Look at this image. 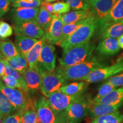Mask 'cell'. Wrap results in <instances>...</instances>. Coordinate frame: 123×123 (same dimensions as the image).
Wrapping results in <instances>:
<instances>
[{"instance_id":"obj_21","label":"cell","mask_w":123,"mask_h":123,"mask_svg":"<svg viewBox=\"0 0 123 123\" xmlns=\"http://www.w3.org/2000/svg\"><path fill=\"white\" fill-rule=\"evenodd\" d=\"M102 38H119L123 35V20L105 26L98 30Z\"/></svg>"},{"instance_id":"obj_31","label":"cell","mask_w":123,"mask_h":123,"mask_svg":"<svg viewBox=\"0 0 123 123\" xmlns=\"http://www.w3.org/2000/svg\"><path fill=\"white\" fill-rule=\"evenodd\" d=\"M93 18L94 17H92L88 18V19H86L85 20H83V21H79V22H78L64 25L63 28L61 42H62V41H64V40L67 39V38H68L71 35L73 34L74 33L77 29H78L80 27H81V26L88 22L89 21H90V20Z\"/></svg>"},{"instance_id":"obj_39","label":"cell","mask_w":123,"mask_h":123,"mask_svg":"<svg viewBox=\"0 0 123 123\" xmlns=\"http://www.w3.org/2000/svg\"><path fill=\"white\" fill-rule=\"evenodd\" d=\"M24 111H17L5 117L1 123H22Z\"/></svg>"},{"instance_id":"obj_9","label":"cell","mask_w":123,"mask_h":123,"mask_svg":"<svg viewBox=\"0 0 123 123\" xmlns=\"http://www.w3.org/2000/svg\"><path fill=\"white\" fill-rule=\"evenodd\" d=\"M81 95L71 96L64 94L61 91H58L53 93L48 98V100L51 107L58 117L59 115L63 112Z\"/></svg>"},{"instance_id":"obj_24","label":"cell","mask_w":123,"mask_h":123,"mask_svg":"<svg viewBox=\"0 0 123 123\" xmlns=\"http://www.w3.org/2000/svg\"><path fill=\"white\" fill-rule=\"evenodd\" d=\"M88 85V83L83 80L79 82H73L66 84L60 89V91L64 94L71 96L81 95L85 91Z\"/></svg>"},{"instance_id":"obj_14","label":"cell","mask_w":123,"mask_h":123,"mask_svg":"<svg viewBox=\"0 0 123 123\" xmlns=\"http://www.w3.org/2000/svg\"><path fill=\"white\" fill-rule=\"evenodd\" d=\"M118 0H98L91 6L97 26L110 14L112 7Z\"/></svg>"},{"instance_id":"obj_34","label":"cell","mask_w":123,"mask_h":123,"mask_svg":"<svg viewBox=\"0 0 123 123\" xmlns=\"http://www.w3.org/2000/svg\"><path fill=\"white\" fill-rule=\"evenodd\" d=\"M41 0H15L13 2V7L37 8L41 6Z\"/></svg>"},{"instance_id":"obj_49","label":"cell","mask_w":123,"mask_h":123,"mask_svg":"<svg viewBox=\"0 0 123 123\" xmlns=\"http://www.w3.org/2000/svg\"><path fill=\"white\" fill-rule=\"evenodd\" d=\"M9 1H10V2H14L15 0H9Z\"/></svg>"},{"instance_id":"obj_27","label":"cell","mask_w":123,"mask_h":123,"mask_svg":"<svg viewBox=\"0 0 123 123\" xmlns=\"http://www.w3.org/2000/svg\"><path fill=\"white\" fill-rule=\"evenodd\" d=\"M5 59L12 68L17 70L22 75L29 67L28 62L26 58L21 55L15 56V57L7 58Z\"/></svg>"},{"instance_id":"obj_50","label":"cell","mask_w":123,"mask_h":123,"mask_svg":"<svg viewBox=\"0 0 123 123\" xmlns=\"http://www.w3.org/2000/svg\"><path fill=\"white\" fill-rule=\"evenodd\" d=\"M41 1H44V0H41Z\"/></svg>"},{"instance_id":"obj_23","label":"cell","mask_w":123,"mask_h":123,"mask_svg":"<svg viewBox=\"0 0 123 123\" xmlns=\"http://www.w3.org/2000/svg\"><path fill=\"white\" fill-rule=\"evenodd\" d=\"M46 39L44 35L38 42L34 44L33 48L31 49L26 56V59L28 62L29 67L30 68H37L38 66V60H39L40 54L42 47Z\"/></svg>"},{"instance_id":"obj_13","label":"cell","mask_w":123,"mask_h":123,"mask_svg":"<svg viewBox=\"0 0 123 123\" xmlns=\"http://www.w3.org/2000/svg\"><path fill=\"white\" fill-rule=\"evenodd\" d=\"M63 26L64 24L59 14H54L51 24L44 34L46 41L53 44H59L61 42Z\"/></svg>"},{"instance_id":"obj_1","label":"cell","mask_w":123,"mask_h":123,"mask_svg":"<svg viewBox=\"0 0 123 123\" xmlns=\"http://www.w3.org/2000/svg\"><path fill=\"white\" fill-rule=\"evenodd\" d=\"M105 66H106L105 63L100 62L99 59L93 56L87 61L73 66L66 67L59 66L55 71L67 81L81 80L93 71Z\"/></svg>"},{"instance_id":"obj_37","label":"cell","mask_w":123,"mask_h":123,"mask_svg":"<svg viewBox=\"0 0 123 123\" xmlns=\"http://www.w3.org/2000/svg\"><path fill=\"white\" fill-rule=\"evenodd\" d=\"M13 33V27L8 23L0 21V39H5L12 36Z\"/></svg>"},{"instance_id":"obj_29","label":"cell","mask_w":123,"mask_h":123,"mask_svg":"<svg viewBox=\"0 0 123 123\" xmlns=\"http://www.w3.org/2000/svg\"><path fill=\"white\" fill-rule=\"evenodd\" d=\"M16 112V108L5 95L0 92V114L5 118Z\"/></svg>"},{"instance_id":"obj_36","label":"cell","mask_w":123,"mask_h":123,"mask_svg":"<svg viewBox=\"0 0 123 123\" xmlns=\"http://www.w3.org/2000/svg\"><path fill=\"white\" fill-rule=\"evenodd\" d=\"M1 79L5 85L7 87L9 88L17 89L24 92L22 86L19 83V81L13 76L10 75H4L2 77Z\"/></svg>"},{"instance_id":"obj_33","label":"cell","mask_w":123,"mask_h":123,"mask_svg":"<svg viewBox=\"0 0 123 123\" xmlns=\"http://www.w3.org/2000/svg\"><path fill=\"white\" fill-rule=\"evenodd\" d=\"M115 89H116V87L115 86H113V84H112L108 81H106L104 83L100 86L96 96L95 97L94 99L92 100V104L106 96Z\"/></svg>"},{"instance_id":"obj_43","label":"cell","mask_w":123,"mask_h":123,"mask_svg":"<svg viewBox=\"0 0 123 123\" xmlns=\"http://www.w3.org/2000/svg\"><path fill=\"white\" fill-rule=\"evenodd\" d=\"M6 59H0V79L5 75V67Z\"/></svg>"},{"instance_id":"obj_22","label":"cell","mask_w":123,"mask_h":123,"mask_svg":"<svg viewBox=\"0 0 123 123\" xmlns=\"http://www.w3.org/2000/svg\"><path fill=\"white\" fill-rule=\"evenodd\" d=\"M22 123H41L35 106L34 99L27 96V104L23 112Z\"/></svg>"},{"instance_id":"obj_26","label":"cell","mask_w":123,"mask_h":123,"mask_svg":"<svg viewBox=\"0 0 123 123\" xmlns=\"http://www.w3.org/2000/svg\"><path fill=\"white\" fill-rule=\"evenodd\" d=\"M0 52L5 59L20 55L15 44L9 40L0 41Z\"/></svg>"},{"instance_id":"obj_10","label":"cell","mask_w":123,"mask_h":123,"mask_svg":"<svg viewBox=\"0 0 123 123\" xmlns=\"http://www.w3.org/2000/svg\"><path fill=\"white\" fill-rule=\"evenodd\" d=\"M0 92L8 98L17 111H24L27 104V96L22 91L9 88L0 79Z\"/></svg>"},{"instance_id":"obj_42","label":"cell","mask_w":123,"mask_h":123,"mask_svg":"<svg viewBox=\"0 0 123 123\" xmlns=\"http://www.w3.org/2000/svg\"><path fill=\"white\" fill-rule=\"evenodd\" d=\"M40 6L43 7L44 9H45L47 12H49V13L53 14H54L53 4H51L50 2H47L45 1H42Z\"/></svg>"},{"instance_id":"obj_11","label":"cell","mask_w":123,"mask_h":123,"mask_svg":"<svg viewBox=\"0 0 123 123\" xmlns=\"http://www.w3.org/2000/svg\"><path fill=\"white\" fill-rule=\"evenodd\" d=\"M13 27L15 35H25L35 39H40L44 34L37 21L14 23Z\"/></svg>"},{"instance_id":"obj_38","label":"cell","mask_w":123,"mask_h":123,"mask_svg":"<svg viewBox=\"0 0 123 123\" xmlns=\"http://www.w3.org/2000/svg\"><path fill=\"white\" fill-rule=\"evenodd\" d=\"M54 14H63L68 13L70 6L67 2H57L53 4Z\"/></svg>"},{"instance_id":"obj_18","label":"cell","mask_w":123,"mask_h":123,"mask_svg":"<svg viewBox=\"0 0 123 123\" xmlns=\"http://www.w3.org/2000/svg\"><path fill=\"white\" fill-rule=\"evenodd\" d=\"M123 20V0H118L112 7L108 15L99 24L97 27L98 30L108 25Z\"/></svg>"},{"instance_id":"obj_17","label":"cell","mask_w":123,"mask_h":123,"mask_svg":"<svg viewBox=\"0 0 123 123\" xmlns=\"http://www.w3.org/2000/svg\"><path fill=\"white\" fill-rule=\"evenodd\" d=\"M120 48L117 39L106 38L99 43L96 48V51L102 56H112L117 53Z\"/></svg>"},{"instance_id":"obj_48","label":"cell","mask_w":123,"mask_h":123,"mask_svg":"<svg viewBox=\"0 0 123 123\" xmlns=\"http://www.w3.org/2000/svg\"><path fill=\"white\" fill-rule=\"evenodd\" d=\"M0 59H5L4 56H3V55L1 54V52H0Z\"/></svg>"},{"instance_id":"obj_6","label":"cell","mask_w":123,"mask_h":123,"mask_svg":"<svg viewBox=\"0 0 123 123\" xmlns=\"http://www.w3.org/2000/svg\"><path fill=\"white\" fill-rule=\"evenodd\" d=\"M67 84V80L56 71L46 72L42 76L41 92L46 98H49L55 92L60 91V89Z\"/></svg>"},{"instance_id":"obj_12","label":"cell","mask_w":123,"mask_h":123,"mask_svg":"<svg viewBox=\"0 0 123 123\" xmlns=\"http://www.w3.org/2000/svg\"><path fill=\"white\" fill-rule=\"evenodd\" d=\"M26 86L29 95H34L37 92L41 90L42 82V75L37 68H30L25 72L24 74Z\"/></svg>"},{"instance_id":"obj_30","label":"cell","mask_w":123,"mask_h":123,"mask_svg":"<svg viewBox=\"0 0 123 123\" xmlns=\"http://www.w3.org/2000/svg\"><path fill=\"white\" fill-rule=\"evenodd\" d=\"M123 115L116 111L114 113L101 116L93 120L90 123H123Z\"/></svg>"},{"instance_id":"obj_35","label":"cell","mask_w":123,"mask_h":123,"mask_svg":"<svg viewBox=\"0 0 123 123\" xmlns=\"http://www.w3.org/2000/svg\"><path fill=\"white\" fill-rule=\"evenodd\" d=\"M74 10H88L90 9V6L85 0H64Z\"/></svg>"},{"instance_id":"obj_32","label":"cell","mask_w":123,"mask_h":123,"mask_svg":"<svg viewBox=\"0 0 123 123\" xmlns=\"http://www.w3.org/2000/svg\"><path fill=\"white\" fill-rule=\"evenodd\" d=\"M5 75H10V76H12L14 78H15L19 81L21 85L22 86L24 93L26 95H29L23 75L21 74V73H19L17 70H14L13 68H12L11 66L9 65L8 63L7 62L6 60L5 67Z\"/></svg>"},{"instance_id":"obj_4","label":"cell","mask_w":123,"mask_h":123,"mask_svg":"<svg viewBox=\"0 0 123 123\" xmlns=\"http://www.w3.org/2000/svg\"><path fill=\"white\" fill-rule=\"evenodd\" d=\"M97 27L95 18H92L88 22L77 29L73 34L61 42L58 45L63 49V51H66L74 46L89 42L97 29Z\"/></svg>"},{"instance_id":"obj_28","label":"cell","mask_w":123,"mask_h":123,"mask_svg":"<svg viewBox=\"0 0 123 123\" xmlns=\"http://www.w3.org/2000/svg\"><path fill=\"white\" fill-rule=\"evenodd\" d=\"M53 14L49 13L43 7H40L36 21L44 33L50 27L53 19Z\"/></svg>"},{"instance_id":"obj_40","label":"cell","mask_w":123,"mask_h":123,"mask_svg":"<svg viewBox=\"0 0 123 123\" xmlns=\"http://www.w3.org/2000/svg\"><path fill=\"white\" fill-rule=\"evenodd\" d=\"M107 81L111 83L116 87L123 86V73L115 75V76L108 79Z\"/></svg>"},{"instance_id":"obj_19","label":"cell","mask_w":123,"mask_h":123,"mask_svg":"<svg viewBox=\"0 0 123 123\" xmlns=\"http://www.w3.org/2000/svg\"><path fill=\"white\" fill-rule=\"evenodd\" d=\"M59 15L64 25L94 17L93 13L90 9L88 10H76Z\"/></svg>"},{"instance_id":"obj_5","label":"cell","mask_w":123,"mask_h":123,"mask_svg":"<svg viewBox=\"0 0 123 123\" xmlns=\"http://www.w3.org/2000/svg\"><path fill=\"white\" fill-rule=\"evenodd\" d=\"M123 72V56H121L112 65L96 69L81 80L87 83H94L115 76Z\"/></svg>"},{"instance_id":"obj_8","label":"cell","mask_w":123,"mask_h":123,"mask_svg":"<svg viewBox=\"0 0 123 123\" xmlns=\"http://www.w3.org/2000/svg\"><path fill=\"white\" fill-rule=\"evenodd\" d=\"M35 106L41 123H59L58 116L55 115L49 104L48 98L39 96L34 99Z\"/></svg>"},{"instance_id":"obj_15","label":"cell","mask_w":123,"mask_h":123,"mask_svg":"<svg viewBox=\"0 0 123 123\" xmlns=\"http://www.w3.org/2000/svg\"><path fill=\"white\" fill-rule=\"evenodd\" d=\"M39 9L14 7L10 11L11 18L13 24L25 21H36Z\"/></svg>"},{"instance_id":"obj_47","label":"cell","mask_w":123,"mask_h":123,"mask_svg":"<svg viewBox=\"0 0 123 123\" xmlns=\"http://www.w3.org/2000/svg\"><path fill=\"white\" fill-rule=\"evenodd\" d=\"M44 1H46V2H53V1H58V0H44Z\"/></svg>"},{"instance_id":"obj_46","label":"cell","mask_w":123,"mask_h":123,"mask_svg":"<svg viewBox=\"0 0 123 123\" xmlns=\"http://www.w3.org/2000/svg\"><path fill=\"white\" fill-rule=\"evenodd\" d=\"M4 119V117H3V116H2V115L0 114V123H2V121L3 119Z\"/></svg>"},{"instance_id":"obj_44","label":"cell","mask_w":123,"mask_h":123,"mask_svg":"<svg viewBox=\"0 0 123 123\" xmlns=\"http://www.w3.org/2000/svg\"><path fill=\"white\" fill-rule=\"evenodd\" d=\"M117 41L118 42H119L120 47L123 49V35H121L120 37L117 38Z\"/></svg>"},{"instance_id":"obj_25","label":"cell","mask_w":123,"mask_h":123,"mask_svg":"<svg viewBox=\"0 0 123 123\" xmlns=\"http://www.w3.org/2000/svg\"><path fill=\"white\" fill-rule=\"evenodd\" d=\"M123 101V87L115 89L92 104H117Z\"/></svg>"},{"instance_id":"obj_7","label":"cell","mask_w":123,"mask_h":123,"mask_svg":"<svg viewBox=\"0 0 123 123\" xmlns=\"http://www.w3.org/2000/svg\"><path fill=\"white\" fill-rule=\"evenodd\" d=\"M56 58L55 47L53 44L46 41L41 51L37 66L42 76L46 72L55 71Z\"/></svg>"},{"instance_id":"obj_16","label":"cell","mask_w":123,"mask_h":123,"mask_svg":"<svg viewBox=\"0 0 123 123\" xmlns=\"http://www.w3.org/2000/svg\"><path fill=\"white\" fill-rule=\"evenodd\" d=\"M123 103L117 104H92L89 110L88 117V121H91L98 117L111 114L117 111Z\"/></svg>"},{"instance_id":"obj_20","label":"cell","mask_w":123,"mask_h":123,"mask_svg":"<svg viewBox=\"0 0 123 123\" xmlns=\"http://www.w3.org/2000/svg\"><path fill=\"white\" fill-rule=\"evenodd\" d=\"M37 39L30 38L22 35H15V44L20 55L25 58L26 56L34 44L38 42Z\"/></svg>"},{"instance_id":"obj_45","label":"cell","mask_w":123,"mask_h":123,"mask_svg":"<svg viewBox=\"0 0 123 123\" xmlns=\"http://www.w3.org/2000/svg\"><path fill=\"white\" fill-rule=\"evenodd\" d=\"M86 2L87 3L88 5H90V6H92L94 3H95L96 1H98V0H85Z\"/></svg>"},{"instance_id":"obj_2","label":"cell","mask_w":123,"mask_h":123,"mask_svg":"<svg viewBox=\"0 0 123 123\" xmlns=\"http://www.w3.org/2000/svg\"><path fill=\"white\" fill-rule=\"evenodd\" d=\"M92 105L90 97L83 94L58 116L59 123H80L87 117Z\"/></svg>"},{"instance_id":"obj_41","label":"cell","mask_w":123,"mask_h":123,"mask_svg":"<svg viewBox=\"0 0 123 123\" xmlns=\"http://www.w3.org/2000/svg\"><path fill=\"white\" fill-rule=\"evenodd\" d=\"M10 2L9 0H0V18L9 12Z\"/></svg>"},{"instance_id":"obj_3","label":"cell","mask_w":123,"mask_h":123,"mask_svg":"<svg viewBox=\"0 0 123 123\" xmlns=\"http://www.w3.org/2000/svg\"><path fill=\"white\" fill-rule=\"evenodd\" d=\"M95 49V44L89 41L63 51L62 56L59 59L60 66L69 67L87 61L93 56L92 53Z\"/></svg>"}]
</instances>
